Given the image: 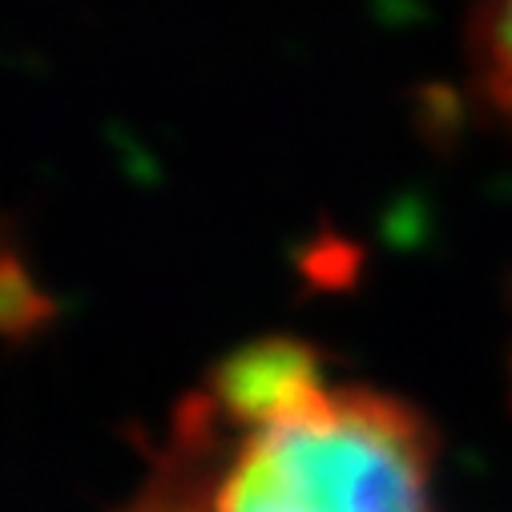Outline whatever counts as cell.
<instances>
[{
	"label": "cell",
	"instance_id": "obj_1",
	"mask_svg": "<svg viewBox=\"0 0 512 512\" xmlns=\"http://www.w3.org/2000/svg\"><path fill=\"white\" fill-rule=\"evenodd\" d=\"M226 396L246 432L214 512H432V436L408 404L327 383L299 343L250 347Z\"/></svg>",
	"mask_w": 512,
	"mask_h": 512
},
{
	"label": "cell",
	"instance_id": "obj_2",
	"mask_svg": "<svg viewBox=\"0 0 512 512\" xmlns=\"http://www.w3.org/2000/svg\"><path fill=\"white\" fill-rule=\"evenodd\" d=\"M472 57L488 105L512 130V0H484L472 29Z\"/></svg>",
	"mask_w": 512,
	"mask_h": 512
}]
</instances>
